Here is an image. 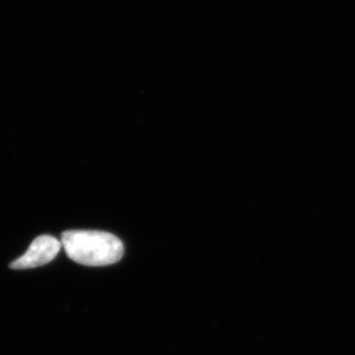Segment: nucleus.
<instances>
[{"mask_svg": "<svg viewBox=\"0 0 355 355\" xmlns=\"http://www.w3.org/2000/svg\"><path fill=\"white\" fill-rule=\"evenodd\" d=\"M60 241L52 236H40L35 238L31 248L21 258L10 263L12 269H31L46 265L54 260L60 251Z\"/></svg>", "mask_w": 355, "mask_h": 355, "instance_id": "2", "label": "nucleus"}, {"mask_svg": "<svg viewBox=\"0 0 355 355\" xmlns=\"http://www.w3.org/2000/svg\"><path fill=\"white\" fill-rule=\"evenodd\" d=\"M61 244L68 258L83 266L114 265L123 257V244L110 232L69 230L62 232Z\"/></svg>", "mask_w": 355, "mask_h": 355, "instance_id": "1", "label": "nucleus"}]
</instances>
